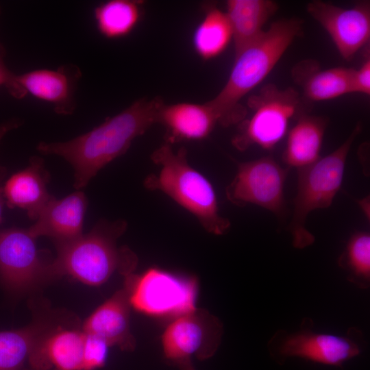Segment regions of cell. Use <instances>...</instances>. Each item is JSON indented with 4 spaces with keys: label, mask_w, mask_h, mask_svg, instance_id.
<instances>
[{
    "label": "cell",
    "mask_w": 370,
    "mask_h": 370,
    "mask_svg": "<svg viewBox=\"0 0 370 370\" xmlns=\"http://www.w3.org/2000/svg\"><path fill=\"white\" fill-rule=\"evenodd\" d=\"M163 103L159 97L140 99L84 134L64 142H40L36 149L69 162L74 170L73 186L80 190L106 165L123 155L136 138L157 123Z\"/></svg>",
    "instance_id": "1"
},
{
    "label": "cell",
    "mask_w": 370,
    "mask_h": 370,
    "mask_svg": "<svg viewBox=\"0 0 370 370\" xmlns=\"http://www.w3.org/2000/svg\"><path fill=\"white\" fill-rule=\"evenodd\" d=\"M302 21L296 18L273 23L267 30L234 56V62L223 88L207 101L218 123L224 127L240 123L247 110L241 99L270 73L294 40L301 35Z\"/></svg>",
    "instance_id": "2"
},
{
    "label": "cell",
    "mask_w": 370,
    "mask_h": 370,
    "mask_svg": "<svg viewBox=\"0 0 370 370\" xmlns=\"http://www.w3.org/2000/svg\"><path fill=\"white\" fill-rule=\"evenodd\" d=\"M127 226L124 220H101L86 234L55 243L57 255L50 262L49 277L66 275L84 284L99 286L115 271L122 275L134 272L138 264L136 255L128 247L116 245Z\"/></svg>",
    "instance_id": "3"
},
{
    "label": "cell",
    "mask_w": 370,
    "mask_h": 370,
    "mask_svg": "<svg viewBox=\"0 0 370 370\" xmlns=\"http://www.w3.org/2000/svg\"><path fill=\"white\" fill-rule=\"evenodd\" d=\"M151 158L159 169L145 179L147 189L169 196L191 213L206 232L223 235L229 231L230 221L220 214L213 186L189 164L184 147L175 151L164 143L153 151Z\"/></svg>",
    "instance_id": "4"
},
{
    "label": "cell",
    "mask_w": 370,
    "mask_h": 370,
    "mask_svg": "<svg viewBox=\"0 0 370 370\" xmlns=\"http://www.w3.org/2000/svg\"><path fill=\"white\" fill-rule=\"evenodd\" d=\"M361 129L358 123L337 149L297 169V193L288 227L295 248L304 249L314 243V237L306 226L307 217L312 211L328 208L333 202L342 185L349 149Z\"/></svg>",
    "instance_id": "5"
},
{
    "label": "cell",
    "mask_w": 370,
    "mask_h": 370,
    "mask_svg": "<svg viewBox=\"0 0 370 370\" xmlns=\"http://www.w3.org/2000/svg\"><path fill=\"white\" fill-rule=\"evenodd\" d=\"M251 115L241 122L232 139L233 146L243 151L253 145L270 149L286 135L291 119L304 114L301 97L293 88L279 89L267 84L249 97Z\"/></svg>",
    "instance_id": "6"
},
{
    "label": "cell",
    "mask_w": 370,
    "mask_h": 370,
    "mask_svg": "<svg viewBox=\"0 0 370 370\" xmlns=\"http://www.w3.org/2000/svg\"><path fill=\"white\" fill-rule=\"evenodd\" d=\"M123 276L131 306L141 313L177 317L196 308L198 284L194 277L182 276L158 268Z\"/></svg>",
    "instance_id": "7"
},
{
    "label": "cell",
    "mask_w": 370,
    "mask_h": 370,
    "mask_svg": "<svg viewBox=\"0 0 370 370\" xmlns=\"http://www.w3.org/2000/svg\"><path fill=\"white\" fill-rule=\"evenodd\" d=\"M311 319H304L295 333L278 330L271 338V350L282 358L299 357L312 362L339 367L361 352L362 335L351 328L345 336L316 333Z\"/></svg>",
    "instance_id": "8"
},
{
    "label": "cell",
    "mask_w": 370,
    "mask_h": 370,
    "mask_svg": "<svg viewBox=\"0 0 370 370\" xmlns=\"http://www.w3.org/2000/svg\"><path fill=\"white\" fill-rule=\"evenodd\" d=\"M288 171L270 157L238 162L236 175L225 188L226 197L237 206L257 205L282 218Z\"/></svg>",
    "instance_id": "9"
},
{
    "label": "cell",
    "mask_w": 370,
    "mask_h": 370,
    "mask_svg": "<svg viewBox=\"0 0 370 370\" xmlns=\"http://www.w3.org/2000/svg\"><path fill=\"white\" fill-rule=\"evenodd\" d=\"M223 333L221 321L202 308H195L175 318L162 336L164 357L176 362L190 359L200 360L212 357L221 343Z\"/></svg>",
    "instance_id": "10"
},
{
    "label": "cell",
    "mask_w": 370,
    "mask_h": 370,
    "mask_svg": "<svg viewBox=\"0 0 370 370\" xmlns=\"http://www.w3.org/2000/svg\"><path fill=\"white\" fill-rule=\"evenodd\" d=\"M28 230H0V282L15 291H25L49 277L46 262Z\"/></svg>",
    "instance_id": "11"
},
{
    "label": "cell",
    "mask_w": 370,
    "mask_h": 370,
    "mask_svg": "<svg viewBox=\"0 0 370 370\" xmlns=\"http://www.w3.org/2000/svg\"><path fill=\"white\" fill-rule=\"evenodd\" d=\"M306 9L328 33L343 59L351 60L369 42V1H360L352 8H345L317 0L308 3Z\"/></svg>",
    "instance_id": "12"
},
{
    "label": "cell",
    "mask_w": 370,
    "mask_h": 370,
    "mask_svg": "<svg viewBox=\"0 0 370 370\" xmlns=\"http://www.w3.org/2000/svg\"><path fill=\"white\" fill-rule=\"evenodd\" d=\"M81 77L77 66L65 64L56 69H36L17 75L16 79L27 95L52 104L58 114L69 115L76 107L75 95Z\"/></svg>",
    "instance_id": "13"
},
{
    "label": "cell",
    "mask_w": 370,
    "mask_h": 370,
    "mask_svg": "<svg viewBox=\"0 0 370 370\" xmlns=\"http://www.w3.org/2000/svg\"><path fill=\"white\" fill-rule=\"evenodd\" d=\"M87 205L86 196L80 190L61 199L53 196L27 230L36 238L48 236L55 243L75 239L83 234Z\"/></svg>",
    "instance_id": "14"
},
{
    "label": "cell",
    "mask_w": 370,
    "mask_h": 370,
    "mask_svg": "<svg viewBox=\"0 0 370 370\" xmlns=\"http://www.w3.org/2000/svg\"><path fill=\"white\" fill-rule=\"evenodd\" d=\"M131 308L129 293L123 285L84 321L82 331L102 338L109 346L133 351L136 343L130 330Z\"/></svg>",
    "instance_id": "15"
},
{
    "label": "cell",
    "mask_w": 370,
    "mask_h": 370,
    "mask_svg": "<svg viewBox=\"0 0 370 370\" xmlns=\"http://www.w3.org/2000/svg\"><path fill=\"white\" fill-rule=\"evenodd\" d=\"M49 180L43 160L32 157L25 169L12 175L4 183L3 193L6 205L10 208L26 210L29 218L36 220L53 197L47 190Z\"/></svg>",
    "instance_id": "16"
},
{
    "label": "cell",
    "mask_w": 370,
    "mask_h": 370,
    "mask_svg": "<svg viewBox=\"0 0 370 370\" xmlns=\"http://www.w3.org/2000/svg\"><path fill=\"white\" fill-rule=\"evenodd\" d=\"M218 123L208 104L180 102L160 107L157 123L166 130L165 142L170 145L182 140H199L208 137Z\"/></svg>",
    "instance_id": "17"
},
{
    "label": "cell",
    "mask_w": 370,
    "mask_h": 370,
    "mask_svg": "<svg viewBox=\"0 0 370 370\" xmlns=\"http://www.w3.org/2000/svg\"><path fill=\"white\" fill-rule=\"evenodd\" d=\"M85 334L57 327L49 330L36 347L30 370H82Z\"/></svg>",
    "instance_id": "18"
},
{
    "label": "cell",
    "mask_w": 370,
    "mask_h": 370,
    "mask_svg": "<svg viewBox=\"0 0 370 370\" xmlns=\"http://www.w3.org/2000/svg\"><path fill=\"white\" fill-rule=\"evenodd\" d=\"M352 68L321 70L314 60H305L292 70L295 82L303 89L305 101H322L352 93Z\"/></svg>",
    "instance_id": "19"
},
{
    "label": "cell",
    "mask_w": 370,
    "mask_h": 370,
    "mask_svg": "<svg viewBox=\"0 0 370 370\" xmlns=\"http://www.w3.org/2000/svg\"><path fill=\"white\" fill-rule=\"evenodd\" d=\"M278 9V3L272 0L227 1L225 12L232 29L234 54L263 33L264 24Z\"/></svg>",
    "instance_id": "20"
},
{
    "label": "cell",
    "mask_w": 370,
    "mask_h": 370,
    "mask_svg": "<svg viewBox=\"0 0 370 370\" xmlns=\"http://www.w3.org/2000/svg\"><path fill=\"white\" fill-rule=\"evenodd\" d=\"M328 125L323 117L305 113L297 117L288 132L282 155L284 162L297 169L308 166L320 157L325 131Z\"/></svg>",
    "instance_id": "21"
},
{
    "label": "cell",
    "mask_w": 370,
    "mask_h": 370,
    "mask_svg": "<svg viewBox=\"0 0 370 370\" xmlns=\"http://www.w3.org/2000/svg\"><path fill=\"white\" fill-rule=\"evenodd\" d=\"M51 328L45 322L0 332V370H23L29 365L39 342Z\"/></svg>",
    "instance_id": "22"
},
{
    "label": "cell",
    "mask_w": 370,
    "mask_h": 370,
    "mask_svg": "<svg viewBox=\"0 0 370 370\" xmlns=\"http://www.w3.org/2000/svg\"><path fill=\"white\" fill-rule=\"evenodd\" d=\"M232 40V29L225 12L216 6H207L192 37L196 53L204 60L213 59L225 50Z\"/></svg>",
    "instance_id": "23"
},
{
    "label": "cell",
    "mask_w": 370,
    "mask_h": 370,
    "mask_svg": "<svg viewBox=\"0 0 370 370\" xmlns=\"http://www.w3.org/2000/svg\"><path fill=\"white\" fill-rule=\"evenodd\" d=\"M141 4V1L134 0H110L101 3L94 10L98 32L108 39L128 36L140 20Z\"/></svg>",
    "instance_id": "24"
},
{
    "label": "cell",
    "mask_w": 370,
    "mask_h": 370,
    "mask_svg": "<svg viewBox=\"0 0 370 370\" xmlns=\"http://www.w3.org/2000/svg\"><path fill=\"white\" fill-rule=\"evenodd\" d=\"M338 264L347 273V279L366 289L370 282V235L366 232L354 234L339 257Z\"/></svg>",
    "instance_id": "25"
},
{
    "label": "cell",
    "mask_w": 370,
    "mask_h": 370,
    "mask_svg": "<svg viewBox=\"0 0 370 370\" xmlns=\"http://www.w3.org/2000/svg\"><path fill=\"white\" fill-rule=\"evenodd\" d=\"M84 334L82 370H95L103 367L107 360L110 346L97 336Z\"/></svg>",
    "instance_id": "26"
},
{
    "label": "cell",
    "mask_w": 370,
    "mask_h": 370,
    "mask_svg": "<svg viewBox=\"0 0 370 370\" xmlns=\"http://www.w3.org/2000/svg\"><path fill=\"white\" fill-rule=\"evenodd\" d=\"M4 56H0V86H4L10 95L15 99H21L27 94L17 81V75L12 73L5 65Z\"/></svg>",
    "instance_id": "27"
},
{
    "label": "cell",
    "mask_w": 370,
    "mask_h": 370,
    "mask_svg": "<svg viewBox=\"0 0 370 370\" xmlns=\"http://www.w3.org/2000/svg\"><path fill=\"white\" fill-rule=\"evenodd\" d=\"M352 92L369 95L370 94V58L367 57L362 64L352 73Z\"/></svg>",
    "instance_id": "28"
},
{
    "label": "cell",
    "mask_w": 370,
    "mask_h": 370,
    "mask_svg": "<svg viewBox=\"0 0 370 370\" xmlns=\"http://www.w3.org/2000/svg\"><path fill=\"white\" fill-rule=\"evenodd\" d=\"M22 122L19 119H11L0 125V142L11 130L18 128Z\"/></svg>",
    "instance_id": "29"
},
{
    "label": "cell",
    "mask_w": 370,
    "mask_h": 370,
    "mask_svg": "<svg viewBox=\"0 0 370 370\" xmlns=\"http://www.w3.org/2000/svg\"><path fill=\"white\" fill-rule=\"evenodd\" d=\"M7 175V169L0 165V225L3 222L4 204L5 203L3 193L2 182Z\"/></svg>",
    "instance_id": "30"
},
{
    "label": "cell",
    "mask_w": 370,
    "mask_h": 370,
    "mask_svg": "<svg viewBox=\"0 0 370 370\" xmlns=\"http://www.w3.org/2000/svg\"><path fill=\"white\" fill-rule=\"evenodd\" d=\"M357 202L365 215L369 219V197L358 200Z\"/></svg>",
    "instance_id": "31"
},
{
    "label": "cell",
    "mask_w": 370,
    "mask_h": 370,
    "mask_svg": "<svg viewBox=\"0 0 370 370\" xmlns=\"http://www.w3.org/2000/svg\"><path fill=\"white\" fill-rule=\"evenodd\" d=\"M175 365L180 370H196L190 359H185L176 362Z\"/></svg>",
    "instance_id": "32"
},
{
    "label": "cell",
    "mask_w": 370,
    "mask_h": 370,
    "mask_svg": "<svg viewBox=\"0 0 370 370\" xmlns=\"http://www.w3.org/2000/svg\"><path fill=\"white\" fill-rule=\"evenodd\" d=\"M5 54V50L3 45L0 42V56H4Z\"/></svg>",
    "instance_id": "33"
},
{
    "label": "cell",
    "mask_w": 370,
    "mask_h": 370,
    "mask_svg": "<svg viewBox=\"0 0 370 370\" xmlns=\"http://www.w3.org/2000/svg\"><path fill=\"white\" fill-rule=\"evenodd\" d=\"M0 11H1V9H0Z\"/></svg>",
    "instance_id": "34"
}]
</instances>
